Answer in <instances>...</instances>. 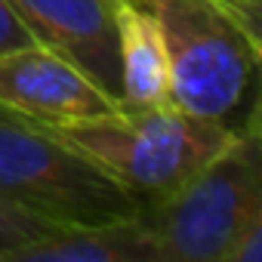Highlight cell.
<instances>
[{
    "mask_svg": "<svg viewBox=\"0 0 262 262\" xmlns=\"http://www.w3.org/2000/svg\"><path fill=\"white\" fill-rule=\"evenodd\" d=\"M155 262H228L241 234L262 219L259 105L234 126L231 142L167 198L136 210Z\"/></svg>",
    "mask_w": 262,
    "mask_h": 262,
    "instance_id": "6da1fadb",
    "label": "cell"
},
{
    "mask_svg": "<svg viewBox=\"0 0 262 262\" xmlns=\"http://www.w3.org/2000/svg\"><path fill=\"white\" fill-rule=\"evenodd\" d=\"M40 126L71 151L93 161L142 207L176 191L234 136V126L194 117L173 102H120L117 111L102 117Z\"/></svg>",
    "mask_w": 262,
    "mask_h": 262,
    "instance_id": "7a4b0ae2",
    "label": "cell"
},
{
    "mask_svg": "<svg viewBox=\"0 0 262 262\" xmlns=\"http://www.w3.org/2000/svg\"><path fill=\"white\" fill-rule=\"evenodd\" d=\"M0 194L59 225H108L142 204L34 120L0 108Z\"/></svg>",
    "mask_w": 262,
    "mask_h": 262,
    "instance_id": "3957f363",
    "label": "cell"
},
{
    "mask_svg": "<svg viewBox=\"0 0 262 262\" xmlns=\"http://www.w3.org/2000/svg\"><path fill=\"white\" fill-rule=\"evenodd\" d=\"M148 10L167 47L170 102L194 117L228 123L253 86L262 47L216 0H151Z\"/></svg>",
    "mask_w": 262,
    "mask_h": 262,
    "instance_id": "277c9868",
    "label": "cell"
},
{
    "mask_svg": "<svg viewBox=\"0 0 262 262\" xmlns=\"http://www.w3.org/2000/svg\"><path fill=\"white\" fill-rule=\"evenodd\" d=\"M117 99L102 93L65 56L28 43L0 56V108L34 123H77L117 111Z\"/></svg>",
    "mask_w": 262,
    "mask_h": 262,
    "instance_id": "5b68a950",
    "label": "cell"
},
{
    "mask_svg": "<svg viewBox=\"0 0 262 262\" xmlns=\"http://www.w3.org/2000/svg\"><path fill=\"white\" fill-rule=\"evenodd\" d=\"M34 43L65 56L120 102V53L111 0H7Z\"/></svg>",
    "mask_w": 262,
    "mask_h": 262,
    "instance_id": "8992f818",
    "label": "cell"
},
{
    "mask_svg": "<svg viewBox=\"0 0 262 262\" xmlns=\"http://www.w3.org/2000/svg\"><path fill=\"white\" fill-rule=\"evenodd\" d=\"M117 53H120V102L161 105L170 102V65L161 25L151 10L114 7Z\"/></svg>",
    "mask_w": 262,
    "mask_h": 262,
    "instance_id": "52a82bcc",
    "label": "cell"
},
{
    "mask_svg": "<svg viewBox=\"0 0 262 262\" xmlns=\"http://www.w3.org/2000/svg\"><path fill=\"white\" fill-rule=\"evenodd\" d=\"M133 216L108 225H65L13 250L4 262H155L151 244Z\"/></svg>",
    "mask_w": 262,
    "mask_h": 262,
    "instance_id": "ba28073f",
    "label": "cell"
},
{
    "mask_svg": "<svg viewBox=\"0 0 262 262\" xmlns=\"http://www.w3.org/2000/svg\"><path fill=\"white\" fill-rule=\"evenodd\" d=\"M59 228H65V225L50 222V219H43V216H37V213H31V210H25L0 194V262L13 250L34 244V241H43Z\"/></svg>",
    "mask_w": 262,
    "mask_h": 262,
    "instance_id": "9c48e42d",
    "label": "cell"
},
{
    "mask_svg": "<svg viewBox=\"0 0 262 262\" xmlns=\"http://www.w3.org/2000/svg\"><path fill=\"white\" fill-rule=\"evenodd\" d=\"M216 4L247 31L250 40L262 47V0H216Z\"/></svg>",
    "mask_w": 262,
    "mask_h": 262,
    "instance_id": "30bf717a",
    "label": "cell"
},
{
    "mask_svg": "<svg viewBox=\"0 0 262 262\" xmlns=\"http://www.w3.org/2000/svg\"><path fill=\"white\" fill-rule=\"evenodd\" d=\"M28 43H34L31 31L19 22V16L13 13V7L7 0H0V56L13 53L19 47H28Z\"/></svg>",
    "mask_w": 262,
    "mask_h": 262,
    "instance_id": "8fae6325",
    "label": "cell"
},
{
    "mask_svg": "<svg viewBox=\"0 0 262 262\" xmlns=\"http://www.w3.org/2000/svg\"><path fill=\"white\" fill-rule=\"evenodd\" d=\"M228 262H262V219L253 222L234 244Z\"/></svg>",
    "mask_w": 262,
    "mask_h": 262,
    "instance_id": "7c38bea8",
    "label": "cell"
},
{
    "mask_svg": "<svg viewBox=\"0 0 262 262\" xmlns=\"http://www.w3.org/2000/svg\"><path fill=\"white\" fill-rule=\"evenodd\" d=\"M111 4H114V7H117V4H129V7H142V10H148L151 0H111Z\"/></svg>",
    "mask_w": 262,
    "mask_h": 262,
    "instance_id": "4fadbf2b",
    "label": "cell"
}]
</instances>
